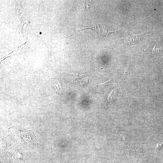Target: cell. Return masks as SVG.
<instances>
[{
	"instance_id": "1",
	"label": "cell",
	"mask_w": 163,
	"mask_h": 163,
	"mask_svg": "<svg viewBox=\"0 0 163 163\" xmlns=\"http://www.w3.org/2000/svg\"><path fill=\"white\" fill-rule=\"evenodd\" d=\"M148 34V33L146 32L139 35H130L126 39V43L128 44H132L137 43L141 41Z\"/></svg>"
},
{
	"instance_id": "2",
	"label": "cell",
	"mask_w": 163,
	"mask_h": 163,
	"mask_svg": "<svg viewBox=\"0 0 163 163\" xmlns=\"http://www.w3.org/2000/svg\"><path fill=\"white\" fill-rule=\"evenodd\" d=\"M106 30H105V32L107 33V36L108 34L110 33H113L117 34V31L115 29L108 27H106Z\"/></svg>"
},
{
	"instance_id": "3",
	"label": "cell",
	"mask_w": 163,
	"mask_h": 163,
	"mask_svg": "<svg viewBox=\"0 0 163 163\" xmlns=\"http://www.w3.org/2000/svg\"><path fill=\"white\" fill-rule=\"evenodd\" d=\"M116 94L115 90H113L109 95L108 97V100L110 102H112L113 101V95Z\"/></svg>"
},
{
	"instance_id": "4",
	"label": "cell",
	"mask_w": 163,
	"mask_h": 163,
	"mask_svg": "<svg viewBox=\"0 0 163 163\" xmlns=\"http://www.w3.org/2000/svg\"><path fill=\"white\" fill-rule=\"evenodd\" d=\"M40 34H41V32H40Z\"/></svg>"
}]
</instances>
